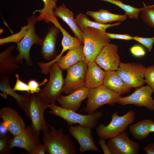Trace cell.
<instances>
[{
  "label": "cell",
  "instance_id": "obj_1",
  "mask_svg": "<svg viewBox=\"0 0 154 154\" xmlns=\"http://www.w3.org/2000/svg\"><path fill=\"white\" fill-rule=\"evenodd\" d=\"M50 131L43 132L42 141L45 152L48 154H75L77 149L75 143L69 137L68 134L63 130H57L50 125Z\"/></svg>",
  "mask_w": 154,
  "mask_h": 154
},
{
  "label": "cell",
  "instance_id": "obj_2",
  "mask_svg": "<svg viewBox=\"0 0 154 154\" xmlns=\"http://www.w3.org/2000/svg\"><path fill=\"white\" fill-rule=\"evenodd\" d=\"M62 70L55 62L49 67V78L47 84L37 93V96L46 103L56 104L58 98L62 95L64 85Z\"/></svg>",
  "mask_w": 154,
  "mask_h": 154
},
{
  "label": "cell",
  "instance_id": "obj_3",
  "mask_svg": "<svg viewBox=\"0 0 154 154\" xmlns=\"http://www.w3.org/2000/svg\"><path fill=\"white\" fill-rule=\"evenodd\" d=\"M84 39V50L85 61L88 63L95 61L102 48L110 43V39L106 32L87 27L82 31Z\"/></svg>",
  "mask_w": 154,
  "mask_h": 154
},
{
  "label": "cell",
  "instance_id": "obj_4",
  "mask_svg": "<svg viewBox=\"0 0 154 154\" xmlns=\"http://www.w3.org/2000/svg\"><path fill=\"white\" fill-rule=\"evenodd\" d=\"M37 16L33 15L26 19L27 23L26 33L22 39L17 44L16 49L19 51V54L15 57V61L17 64L24 59L28 66L33 65L30 57V50L34 44L40 46L42 41V39L37 35L35 31V25L37 21Z\"/></svg>",
  "mask_w": 154,
  "mask_h": 154
},
{
  "label": "cell",
  "instance_id": "obj_5",
  "mask_svg": "<svg viewBox=\"0 0 154 154\" xmlns=\"http://www.w3.org/2000/svg\"><path fill=\"white\" fill-rule=\"evenodd\" d=\"M49 104L43 102L35 94L31 95L30 99L25 105V111L31 121V126L34 131L39 137L40 131L49 132L50 125L44 117L45 109Z\"/></svg>",
  "mask_w": 154,
  "mask_h": 154
},
{
  "label": "cell",
  "instance_id": "obj_6",
  "mask_svg": "<svg viewBox=\"0 0 154 154\" xmlns=\"http://www.w3.org/2000/svg\"><path fill=\"white\" fill-rule=\"evenodd\" d=\"M49 112L60 117L65 121L67 126L78 123L82 125L94 129L97 125L99 120L102 116L100 111H96L91 114L84 115L57 106L56 104H50Z\"/></svg>",
  "mask_w": 154,
  "mask_h": 154
},
{
  "label": "cell",
  "instance_id": "obj_7",
  "mask_svg": "<svg viewBox=\"0 0 154 154\" xmlns=\"http://www.w3.org/2000/svg\"><path fill=\"white\" fill-rule=\"evenodd\" d=\"M111 118V121L108 125L100 123L97 126L96 133L100 138L106 140L125 131L127 127L134 122L135 113L130 110L123 115L119 116L117 113L115 112L112 114Z\"/></svg>",
  "mask_w": 154,
  "mask_h": 154
},
{
  "label": "cell",
  "instance_id": "obj_8",
  "mask_svg": "<svg viewBox=\"0 0 154 154\" xmlns=\"http://www.w3.org/2000/svg\"><path fill=\"white\" fill-rule=\"evenodd\" d=\"M121 97V95L103 85L90 89L87 97L86 106L82 111L90 114L104 105L112 106L117 103Z\"/></svg>",
  "mask_w": 154,
  "mask_h": 154
},
{
  "label": "cell",
  "instance_id": "obj_9",
  "mask_svg": "<svg viewBox=\"0 0 154 154\" xmlns=\"http://www.w3.org/2000/svg\"><path fill=\"white\" fill-rule=\"evenodd\" d=\"M146 67L138 63H124L120 62L116 71L120 77L130 87L135 89L145 83V74Z\"/></svg>",
  "mask_w": 154,
  "mask_h": 154
},
{
  "label": "cell",
  "instance_id": "obj_10",
  "mask_svg": "<svg viewBox=\"0 0 154 154\" xmlns=\"http://www.w3.org/2000/svg\"><path fill=\"white\" fill-rule=\"evenodd\" d=\"M88 63L81 61L68 68L64 80L63 92L69 94L85 86V74Z\"/></svg>",
  "mask_w": 154,
  "mask_h": 154
},
{
  "label": "cell",
  "instance_id": "obj_11",
  "mask_svg": "<svg viewBox=\"0 0 154 154\" xmlns=\"http://www.w3.org/2000/svg\"><path fill=\"white\" fill-rule=\"evenodd\" d=\"M154 92L149 85L142 86L136 88L131 94L121 97L117 103L124 106L132 104L138 107H144L151 111H154V100L152 94Z\"/></svg>",
  "mask_w": 154,
  "mask_h": 154
},
{
  "label": "cell",
  "instance_id": "obj_12",
  "mask_svg": "<svg viewBox=\"0 0 154 154\" xmlns=\"http://www.w3.org/2000/svg\"><path fill=\"white\" fill-rule=\"evenodd\" d=\"M107 144L112 154H137L140 148L139 143L131 140L125 131L109 139Z\"/></svg>",
  "mask_w": 154,
  "mask_h": 154
},
{
  "label": "cell",
  "instance_id": "obj_13",
  "mask_svg": "<svg viewBox=\"0 0 154 154\" xmlns=\"http://www.w3.org/2000/svg\"><path fill=\"white\" fill-rule=\"evenodd\" d=\"M117 46L109 43L102 48L95 61L104 71H116L118 68L120 57Z\"/></svg>",
  "mask_w": 154,
  "mask_h": 154
},
{
  "label": "cell",
  "instance_id": "obj_14",
  "mask_svg": "<svg viewBox=\"0 0 154 154\" xmlns=\"http://www.w3.org/2000/svg\"><path fill=\"white\" fill-rule=\"evenodd\" d=\"M91 130L89 127L79 124L69 127V133L78 142L80 146L79 151L81 153L88 151H100L95 145Z\"/></svg>",
  "mask_w": 154,
  "mask_h": 154
},
{
  "label": "cell",
  "instance_id": "obj_15",
  "mask_svg": "<svg viewBox=\"0 0 154 154\" xmlns=\"http://www.w3.org/2000/svg\"><path fill=\"white\" fill-rule=\"evenodd\" d=\"M0 117L2 119L3 125L13 137L18 135L26 127L21 116L15 110L11 108H2L0 110Z\"/></svg>",
  "mask_w": 154,
  "mask_h": 154
},
{
  "label": "cell",
  "instance_id": "obj_16",
  "mask_svg": "<svg viewBox=\"0 0 154 154\" xmlns=\"http://www.w3.org/2000/svg\"><path fill=\"white\" fill-rule=\"evenodd\" d=\"M40 143L39 137L35 133L31 126H28L25 130L11 139L9 149L10 151L14 147H19L30 154L33 148Z\"/></svg>",
  "mask_w": 154,
  "mask_h": 154
},
{
  "label": "cell",
  "instance_id": "obj_17",
  "mask_svg": "<svg viewBox=\"0 0 154 154\" xmlns=\"http://www.w3.org/2000/svg\"><path fill=\"white\" fill-rule=\"evenodd\" d=\"M60 32V29L54 25H50L48 29L40 46V54L45 60L50 61L57 56L56 41Z\"/></svg>",
  "mask_w": 154,
  "mask_h": 154
},
{
  "label": "cell",
  "instance_id": "obj_18",
  "mask_svg": "<svg viewBox=\"0 0 154 154\" xmlns=\"http://www.w3.org/2000/svg\"><path fill=\"white\" fill-rule=\"evenodd\" d=\"M90 89L85 86L83 87L67 96L62 95L57 101L62 107L76 112L80 107L82 102L87 98Z\"/></svg>",
  "mask_w": 154,
  "mask_h": 154
},
{
  "label": "cell",
  "instance_id": "obj_19",
  "mask_svg": "<svg viewBox=\"0 0 154 154\" xmlns=\"http://www.w3.org/2000/svg\"><path fill=\"white\" fill-rule=\"evenodd\" d=\"M0 90L2 92L0 94L1 96L7 99L8 95L11 96L15 99L20 107L25 111V105L30 99L31 96L28 93L19 94L13 91L7 75H0Z\"/></svg>",
  "mask_w": 154,
  "mask_h": 154
},
{
  "label": "cell",
  "instance_id": "obj_20",
  "mask_svg": "<svg viewBox=\"0 0 154 154\" xmlns=\"http://www.w3.org/2000/svg\"><path fill=\"white\" fill-rule=\"evenodd\" d=\"M103 83L104 86L121 95L130 92L131 88L126 84L116 71H105Z\"/></svg>",
  "mask_w": 154,
  "mask_h": 154
},
{
  "label": "cell",
  "instance_id": "obj_21",
  "mask_svg": "<svg viewBox=\"0 0 154 154\" xmlns=\"http://www.w3.org/2000/svg\"><path fill=\"white\" fill-rule=\"evenodd\" d=\"M95 61L88 63L85 79V86L90 89L103 84L105 72Z\"/></svg>",
  "mask_w": 154,
  "mask_h": 154
},
{
  "label": "cell",
  "instance_id": "obj_22",
  "mask_svg": "<svg viewBox=\"0 0 154 154\" xmlns=\"http://www.w3.org/2000/svg\"><path fill=\"white\" fill-rule=\"evenodd\" d=\"M82 60L85 61L83 43L69 49L65 56H61L55 62L64 70Z\"/></svg>",
  "mask_w": 154,
  "mask_h": 154
},
{
  "label": "cell",
  "instance_id": "obj_23",
  "mask_svg": "<svg viewBox=\"0 0 154 154\" xmlns=\"http://www.w3.org/2000/svg\"><path fill=\"white\" fill-rule=\"evenodd\" d=\"M54 10V16L59 17L69 26L74 34L75 37L84 43V39L82 31L78 27L72 12L67 8L64 4L58 7H56Z\"/></svg>",
  "mask_w": 154,
  "mask_h": 154
},
{
  "label": "cell",
  "instance_id": "obj_24",
  "mask_svg": "<svg viewBox=\"0 0 154 154\" xmlns=\"http://www.w3.org/2000/svg\"><path fill=\"white\" fill-rule=\"evenodd\" d=\"M15 47L14 45H11L0 53V75L12 74L20 68L15 61V57L11 54Z\"/></svg>",
  "mask_w": 154,
  "mask_h": 154
},
{
  "label": "cell",
  "instance_id": "obj_25",
  "mask_svg": "<svg viewBox=\"0 0 154 154\" xmlns=\"http://www.w3.org/2000/svg\"><path fill=\"white\" fill-rule=\"evenodd\" d=\"M50 22L60 29L63 36L61 41V45L62 47V51L60 54L53 60V61L55 62L62 56L63 54L66 51L82 43L79 39L76 37H72L61 26L56 17L52 19Z\"/></svg>",
  "mask_w": 154,
  "mask_h": 154
},
{
  "label": "cell",
  "instance_id": "obj_26",
  "mask_svg": "<svg viewBox=\"0 0 154 154\" xmlns=\"http://www.w3.org/2000/svg\"><path fill=\"white\" fill-rule=\"evenodd\" d=\"M86 14L93 18L95 22L103 24L115 21L123 22L127 17L125 14H115L104 9L96 11H89L86 12Z\"/></svg>",
  "mask_w": 154,
  "mask_h": 154
},
{
  "label": "cell",
  "instance_id": "obj_27",
  "mask_svg": "<svg viewBox=\"0 0 154 154\" xmlns=\"http://www.w3.org/2000/svg\"><path fill=\"white\" fill-rule=\"evenodd\" d=\"M75 19L78 27L81 31L86 27H90L106 32L107 28L119 26L121 23L120 21H118L113 24H101L90 20L85 15L81 13L78 14Z\"/></svg>",
  "mask_w": 154,
  "mask_h": 154
},
{
  "label": "cell",
  "instance_id": "obj_28",
  "mask_svg": "<svg viewBox=\"0 0 154 154\" xmlns=\"http://www.w3.org/2000/svg\"><path fill=\"white\" fill-rule=\"evenodd\" d=\"M154 121L149 119H145L137 121L129 125V131L135 138L142 140L149 135L150 125Z\"/></svg>",
  "mask_w": 154,
  "mask_h": 154
},
{
  "label": "cell",
  "instance_id": "obj_29",
  "mask_svg": "<svg viewBox=\"0 0 154 154\" xmlns=\"http://www.w3.org/2000/svg\"><path fill=\"white\" fill-rule=\"evenodd\" d=\"M44 3L43 8L41 9L35 10L33 13L34 15L37 12L40 13L38 16L37 21L42 20L49 24V21L52 18L55 17L54 14V9L56 7L55 1L52 0H42Z\"/></svg>",
  "mask_w": 154,
  "mask_h": 154
},
{
  "label": "cell",
  "instance_id": "obj_30",
  "mask_svg": "<svg viewBox=\"0 0 154 154\" xmlns=\"http://www.w3.org/2000/svg\"><path fill=\"white\" fill-rule=\"evenodd\" d=\"M107 2L114 4L123 10L125 14L129 18L137 19L142 10V8L134 7L129 5L123 3L119 0H99Z\"/></svg>",
  "mask_w": 154,
  "mask_h": 154
},
{
  "label": "cell",
  "instance_id": "obj_31",
  "mask_svg": "<svg viewBox=\"0 0 154 154\" xmlns=\"http://www.w3.org/2000/svg\"><path fill=\"white\" fill-rule=\"evenodd\" d=\"M143 4L144 7L141 12V19L147 25L154 28V7Z\"/></svg>",
  "mask_w": 154,
  "mask_h": 154
},
{
  "label": "cell",
  "instance_id": "obj_32",
  "mask_svg": "<svg viewBox=\"0 0 154 154\" xmlns=\"http://www.w3.org/2000/svg\"><path fill=\"white\" fill-rule=\"evenodd\" d=\"M27 26H24L21 27V30L19 32L10 36L4 38L0 39V45L11 42L16 43L19 42L24 37L27 31Z\"/></svg>",
  "mask_w": 154,
  "mask_h": 154
},
{
  "label": "cell",
  "instance_id": "obj_33",
  "mask_svg": "<svg viewBox=\"0 0 154 154\" xmlns=\"http://www.w3.org/2000/svg\"><path fill=\"white\" fill-rule=\"evenodd\" d=\"M11 134L0 135V154H9V142L12 138Z\"/></svg>",
  "mask_w": 154,
  "mask_h": 154
},
{
  "label": "cell",
  "instance_id": "obj_34",
  "mask_svg": "<svg viewBox=\"0 0 154 154\" xmlns=\"http://www.w3.org/2000/svg\"><path fill=\"white\" fill-rule=\"evenodd\" d=\"M145 80L154 91V65L146 67L145 74Z\"/></svg>",
  "mask_w": 154,
  "mask_h": 154
},
{
  "label": "cell",
  "instance_id": "obj_35",
  "mask_svg": "<svg viewBox=\"0 0 154 154\" xmlns=\"http://www.w3.org/2000/svg\"><path fill=\"white\" fill-rule=\"evenodd\" d=\"M133 40L139 42L144 46L148 51L150 52L152 51L154 43V37L145 38L136 36L133 37Z\"/></svg>",
  "mask_w": 154,
  "mask_h": 154
},
{
  "label": "cell",
  "instance_id": "obj_36",
  "mask_svg": "<svg viewBox=\"0 0 154 154\" xmlns=\"http://www.w3.org/2000/svg\"><path fill=\"white\" fill-rule=\"evenodd\" d=\"M15 76L16 81L13 90L15 91H26L30 94V92L28 84L21 81L20 79L19 75L17 74H15Z\"/></svg>",
  "mask_w": 154,
  "mask_h": 154
},
{
  "label": "cell",
  "instance_id": "obj_37",
  "mask_svg": "<svg viewBox=\"0 0 154 154\" xmlns=\"http://www.w3.org/2000/svg\"><path fill=\"white\" fill-rule=\"evenodd\" d=\"M47 81V79H45L42 82L39 84L34 80L32 79L30 80L28 84L29 86L30 92L32 94L38 93L40 90L39 86L42 85H45V83Z\"/></svg>",
  "mask_w": 154,
  "mask_h": 154
},
{
  "label": "cell",
  "instance_id": "obj_38",
  "mask_svg": "<svg viewBox=\"0 0 154 154\" xmlns=\"http://www.w3.org/2000/svg\"><path fill=\"white\" fill-rule=\"evenodd\" d=\"M129 50L131 53L136 57H143L146 54V52L144 48L139 45L133 46L130 48Z\"/></svg>",
  "mask_w": 154,
  "mask_h": 154
},
{
  "label": "cell",
  "instance_id": "obj_39",
  "mask_svg": "<svg viewBox=\"0 0 154 154\" xmlns=\"http://www.w3.org/2000/svg\"><path fill=\"white\" fill-rule=\"evenodd\" d=\"M106 34L110 39H116L125 40H133V37L125 34H116L106 32Z\"/></svg>",
  "mask_w": 154,
  "mask_h": 154
},
{
  "label": "cell",
  "instance_id": "obj_40",
  "mask_svg": "<svg viewBox=\"0 0 154 154\" xmlns=\"http://www.w3.org/2000/svg\"><path fill=\"white\" fill-rule=\"evenodd\" d=\"M105 141L106 140L104 138H100L98 140V143L104 154H111L109 147L107 144L105 143Z\"/></svg>",
  "mask_w": 154,
  "mask_h": 154
},
{
  "label": "cell",
  "instance_id": "obj_41",
  "mask_svg": "<svg viewBox=\"0 0 154 154\" xmlns=\"http://www.w3.org/2000/svg\"><path fill=\"white\" fill-rule=\"evenodd\" d=\"M46 153L44 144L40 143L35 146L33 149L31 154H45Z\"/></svg>",
  "mask_w": 154,
  "mask_h": 154
},
{
  "label": "cell",
  "instance_id": "obj_42",
  "mask_svg": "<svg viewBox=\"0 0 154 154\" xmlns=\"http://www.w3.org/2000/svg\"><path fill=\"white\" fill-rule=\"evenodd\" d=\"M143 149L146 154H154V143H148Z\"/></svg>",
  "mask_w": 154,
  "mask_h": 154
},
{
  "label": "cell",
  "instance_id": "obj_43",
  "mask_svg": "<svg viewBox=\"0 0 154 154\" xmlns=\"http://www.w3.org/2000/svg\"><path fill=\"white\" fill-rule=\"evenodd\" d=\"M7 131V130L2 123L0 125V135L5 134V132Z\"/></svg>",
  "mask_w": 154,
  "mask_h": 154
},
{
  "label": "cell",
  "instance_id": "obj_44",
  "mask_svg": "<svg viewBox=\"0 0 154 154\" xmlns=\"http://www.w3.org/2000/svg\"><path fill=\"white\" fill-rule=\"evenodd\" d=\"M149 133L154 132V123L150 125L149 128Z\"/></svg>",
  "mask_w": 154,
  "mask_h": 154
},
{
  "label": "cell",
  "instance_id": "obj_45",
  "mask_svg": "<svg viewBox=\"0 0 154 154\" xmlns=\"http://www.w3.org/2000/svg\"><path fill=\"white\" fill-rule=\"evenodd\" d=\"M53 0V1H57V0Z\"/></svg>",
  "mask_w": 154,
  "mask_h": 154
},
{
  "label": "cell",
  "instance_id": "obj_46",
  "mask_svg": "<svg viewBox=\"0 0 154 154\" xmlns=\"http://www.w3.org/2000/svg\"><path fill=\"white\" fill-rule=\"evenodd\" d=\"M152 5L153 6H154V4L153 5Z\"/></svg>",
  "mask_w": 154,
  "mask_h": 154
}]
</instances>
